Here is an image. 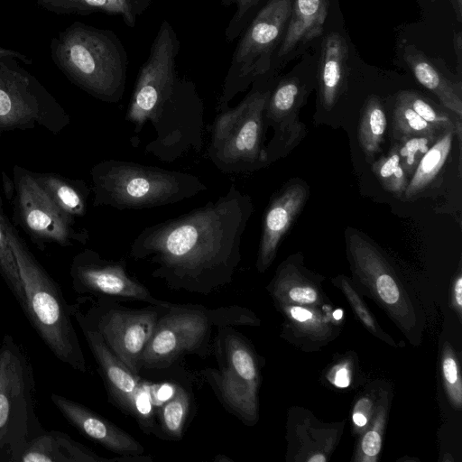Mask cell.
Here are the masks:
<instances>
[{
    "mask_svg": "<svg viewBox=\"0 0 462 462\" xmlns=\"http://www.w3.org/2000/svg\"><path fill=\"white\" fill-rule=\"evenodd\" d=\"M274 85L273 76L257 79L235 107L218 109L208 148L218 171L244 173L265 167L264 111Z\"/></svg>",
    "mask_w": 462,
    "mask_h": 462,
    "instance_id": "cell-6",
    "label": "cell"
},
{
    "mask_svg": "<svg viewBox=\"0 0 462 462\" xmlns=\"http://www.w3.org/2000/svg\"><path fill=\"white\" fill-rule=\"evenodd\" d=\"M72 313L98 366L110 402L135 420L145 434L163 438L157 421L155 386L134 374L108 348L101 334L73 304Z\"/></svg>",
    "mask_w": 462,
    "mask_h": 462,
    "instance_id": "cell-11",
    "label": "cell"
},
{
    "mask_svg": "<svg viewBox=\"0 0 462 462\" xmlns=\"http://www.w3.org/2000/svg\"><path fill=\"white\" fill-rule=\"evenodd\" d=\"M13 173L14 220L40 250H44L48 244L69 246L87 243L88 230L75 227V220L59 210L35 181L32 171L14 166Z\"/></svg>",
    "mask_w": 462,
    "mask_h": 462,
    "instance_id": "cell-13",
    "label": "cell"
},
{
    "mask_svg": "<svg viewBox=\"0 0 462 462\" xmlns=\"http://www.w3.org/2000/svg\"><path fill=\"white\" fill-rule=\"evenodd\" d=\"M458 22L462 21V0H449Z\"/></svg>",
    "mask_w": 462,
    "mask_h": 462,
    "instance_id": "cell-43",
    "label": "cell"
},
{
    "mask_svg": "<svg viewBox=\"0 0 462 462\" xmlns=\"http://www.w3.org/2000/svg\"><path fill=\"white\" fill-rule=\"evenodd\" d=\"M265 0H221V5L229 7L236 5V11L231 17L226 30L225 38L229 43L239 37L249 22L258 10L263 5Z\"/></svg>",
    "mask_w": 462,
    "mask_h": 462,
    "instance_id": "cell-34",
    "label": "cell"
},
{
    "mask_svg": "<svg viewBox=\"0 0 462 462\" xmlns=\"http://www.w3.org/2000/svg\"><path fill=\"white\" fill-rule=\"evenodd\" d=\"M396 97L410 106L419 116L440 130L454 128L461 131V117L447 108H442L432 103L420 93L412 90H403Z\"/></svg>",
    "mask_w": 462,
    "mask_h": 462,
    "instance_id": "cell-29",
    "label": "cell"
},
{
    "mask_svg": "<svg viewBox=\"0 0 462 462\" xmlns=\"http://www.w3.org/2000/svg\"><path fill=\"white\" fill-rule=\"evenodd\" d=\"M152 0H36V5L57 14L88 15L104 13L120 15L124 23L134 28L138 17L145 12Z\"/></svg>",
    "mask_w": 462,
    "mask_h": 462,
    "instance_id": "cell-22",
    "label": "cell"
},
{
    "mask_svg": "<svg viewBox=\"0 0 462 462\" xmlns=\"http://www.w3.org/2000/svg\"><path fill=\"white\" fill-rule=\"evenodd\" d=\"M5 50V49H4V48H2V47L0 46V52L4 51Z\"/></svg>",
    "mask_w": 462,
    "mask_h": 462,
    "instance_id": "cell-48",
    "label": "cell"
},
{
    "mask_svg": "<svg viewBox=\"0 0 462 462\" xmlns=\"http://www.w3.org/2000/svg\"><path fill=\"white\" fill-rule=\"evenodd\" d=\"M443 374L448 383L454 384L457 381V363L451 356H446L443 361Z\"/></svg>",
    "mask_w": 462,
    "mask_h": 462,
    "instance_id": "cell-38",
    "label": "cell"
},
{
    "mask_svg": "<svg viewBox=\"0 0 462 462\" xmlns=\"http://www.w3.org/2000/svg\"><path fill=\"white\" fill-rule=\"evenodd\" d=\"M461 140V131L446 129L419 162L403 194V200L411 201L425 192L436 181L450 155L454 138Z\"/></svg>",
    "mask_w": 462,
    "mask_h": 462,
    "instance_id": "cell-23",
    "label": "cell"
},
{
    "mask_svg": "<svg viewBox=\"0 0 462 462\" xmlns=\"http://www.w3.org/2000/svg\"><path fill=\"white\" fill-rule=\"evenodd\" d=\"M312 86L296 76L282 78L273 86L264 111L265 128L292 115H299Z\"/></svg>",
    "mask_w": 462,
    "mask_h": 462,
    "instance_id": "cell-25",
    "label": "cell"
},
{
    "mask_svg": "<svg viewBox=\"0 0 462 462\" xmlns=\"http://www.w3.org/2000/svg\"><path fill=\"white\" fill-rule=\"evenodd\" d=\"M386 129L384 106L379 97L371 96L364 104L357 131L358 142L368 163H372L381 151Z\"/></svg>",
    "mask_w": 462,
    "mask_h": 462,
    "instance_id": "cell-26",
    "label": "cell"
},
{
    "mask_svg": "<svg viewBox=\"0 0 462 462\" xmlns=\"http://www.w3.org/2000/svg\"><path fill=\"white\" fill-rule=\"evenodd\" d=\"M5 218V216L4 215V210H3V201H2V197H1V194H0V223Z\"/></svg>",
    "mask_w": 462,
    "mask_h": 462,
    "instance_id": "cell-46",
    "label": "cell"
},
{
    "mask_svg": "<svg viewBox=\"0 0 462 462\" xmlns=\"http://www.w3.org/2000/svg\"><path fill=\"white\" fill-rule=\"evenodd\" d=\"M289 297L300 303H312L317 300V292L310 287H293L289 291Z\"/></svg>",
    "mask_w": 462,
    "mask_h": 462,
    "instance_id": "cell-37",
    "label": "cell"
},
{
    "mask_svg": "<svg viewBox=\"0 0 462 462\" xmlns=\"http://www.w3.org/2000/svg\"><path fill=\"white\" fill-rule=\"evenodd\" d=\"M69 274L73 290L79 295L107 297L118 301L138 300L152 305L170 303L155 298L133 277L124 260L105 259L92 249H84L74 256Z\"/></svg>",
    "mask_w": 462,
    "mask_h": 462,
    "instance_id": "cell-14",
    "label": "cell"
},
{
    "mask_svg": "<svg viewBox=\"0 0 462 462\" xmlns=\"http://www.w3.org/2000/svg\"><path fill=\"white\" fill-rule=\"evenodd\" d=\"M220 402L230 412L244 420L256 416V385L246 382L226 365L201 371Z\"/></svg>",
    "mask_w": 462,
    "mask_h": 462,
    "instance_id": "cell-21",
    "label": "cell"
},
{
    "mask_svg": "<svg viewBox=\"0 0 462 462\" xmlns=\"http://www.w3.org/2000/svg\"><path fill=\"white\" fill-rule=\"evenodd\" d=\"M292 1H266L239 35L224 80L218 109L227 106L255 80L273 76V60L282 42Z\"/></svg>",
    "mask_w": 462,
    "mask_h": 462,
    "instance_id": "cell-9",
    "label": "cell"
},
{
    "mask_svg": "<svg viewBox=\"0 0 462 462\" xmlns=\"http://www.w3.org/2000/svg\"><path fill=\"white\" fill-rule=\"evenodd\" d=\"M372 171L383 188L397 199H402L410 178L404 171L395 147L392 144L388 152L374 160Z\"/></svg>",
    "mask_w": 462,
    "mask_h": 462,
    "instance_id": "cell-30",
    "label": "cell"
},
{
    "mask_svg": "<svg viewBox=\"0 0 462 462\" xmlns=\"http://www.w3.org/2000/svg\"><path fill=\"white\" fill-rule=\"evenodd\" d=\"M190 395L181 386H175L172 396L158 407L157 421L163 438L181 439L190 407Z\"/></svg>",
    "mask_w": 462,
    "mask_h": 462,
    "instance_id": "cell-28",
    "label": "cell"
},
{
    "mask_svg": "<svg viewBox=\"0 0 462 462\" xmlns=\"http://www.w3.org/2000/svg\"><path fill=\"white\" fill-rule=\"evenodd\" d=\"M381 436L377 431H368L362 441V450L367 456L373 457L379 453L381 449Z\"/></svg>",
    "mask_w": 462,
    "mask_h": 462,
    "instance_id": "cell-36",
    "label": "cell"
},
{
    "mask_svg": "<svg viewBox=\"0 0 462 462\" xmlns=\"http://www.w3.org/2000/svg\"><path fill=\"white\" fill-rule=\"evenodd\" d=\"M353 420L359 427L365 426L366 424V421H367L365 416L364 414L360 413V412H356L353 415Z\"/></svg>",
    "mask_w": 462,
    "mask_h": 462,
    "instance_id": "cell-44",
    "label": "cell"
},
{
    "mask_svg": "<svg viewBox=\"0 0 462 462\" xmlns=\"http://www.w3.org/2000/svg\"><path fill=\"white\" fill-rule=\"evenodd\" d=\"M343 316V312L341 310H337L334 311L333 313V317L336 319H340Z\"/></svg>",
    "mask_w": 462,
    "mask_h": 462,
    "instance_id": "cell-47",
    "label": "cell"
},
{
    "mask_svg": "<svg viewBox=\"0 0 462 462\" xmlns=\"http://www.w3.org/2000/svg\"><path fill=\"white\" fill-rule=\"evenodd\" d=\"M350 378L347 369H339L335 376L334 383L338 387H346L349 385Z\"/></svg>",
    "mask_w": 462,
    "mask_h": 462,
    "instance_id": "cell-41",
    "label": "cell"
},
{
    "mask_svg": "<svg viewBox=\"0 0 462 462\" xmlns=\"http://www.w3.org/2000/svg\"><path fill=\"white\" fill-rule=\"evenodd\" d=\"M254 323L252 312L238 306L209 309L170 303L142 355L141 370L167 368L183 355L199 354L207 348L214 328Z\"/></svg>",
    "mask_w": 462,
    "mask_h": 462,
    "instance_id": "cell-7",
    "label": "cell"
},
{
    "mask_svg": "<svg viewBox=\"0 0 462 462\" xmlns=\"http://www.w3.org/2000/svg\"><path fill=\"white\" fill-rule=\"evenodd\" d=\"M348 47L337 32L325 36L321 44L317 80L322 107L330 110L339 99L346 84Z\"/></svg>",
    "mask_w": 462,
    "mask_h": 462,
    "instance_id": "cell-19",
    "label": "cell"
},
{
    "mask_svg": "<svg viewBox=\"0 0 462 462\" xmlns=\"http://www.w3.org/2000/svg\"><path fill=\"white\" fill-rule=\"evenodd\" d=\"M90 176L93 205L118 210L171 205L208 189L190 173L115 159L95 164Z\"/></svg>",
    "mask_w": 462,
    "mask_h": 462,
    "instance_id": "cell-5",
    "label": "cell"
},
{
    "mask_svg": "<svg viewBox=\"0 0 462 462\" xmlns=\"http://www.w3.org/2000/svg\"><path fill=\"white\" fill-rule=\"evenodd\" d=\"M455 300L458 307L462 306V277L458 276L454 285Z\"/></svg>",
    "mask_w": 462,
    "mask_h": 462,
    "instance_id": "cell-42",
    "label": "cell"
},
{
    "mask_svg": "<svg viewBox=\"0 0 462 462\" xmlns=\"http://www.w3.org/2000/svg\"><path fill=\"white\" fill-rule=\"evenodd\" d=\"M51 400L65 420L83 436L120 457L133 461L149 460L143 457V446L133 436L87 406L57 393H52Z\"/></svg>",
    "mask_w": 462,
    "mask_h": 462,
    "instance_id": "cell-16",
    "label": "cell"
},
{
    "mask_svg": "<svg viewBox=\"0 0 462 462\" xmlns=\"http://www.w3.org/2000/svg\"><path fill=\"white\" fill-rule=\"evenodd\" d=\"M14 255L24 291L23 312L54 356L81 373L86 359L74 328L69 304L56 281L34 257L5 218L1 222Z\"/></svg>",
    "mask_w": 462,
    "mask_h": 462,
    "instance_id": "cell-3",
    "label": "cell"
},
{
    "mask_svg": "<svg viewBox=\"0 0 462 462\" xmlns=\"http://www.w3.org/2000/svg\"><path fill=\"white\" fill-rule=\"evenodd\" d=\"M444 131L423 120L410 106L395 97L392 114L393 141L413 135L439 136Z\"/></svg>",
    "mask_w": 462,
    "mask_h": 462,
    "instance_id": "cell-31",
    "label": "cell"
},
{
    "mask_svg": "<svg viewBox=\"0 0 462 462\" xmlns=\"http://www.w3.org/2000/svg\"><path fill=\"white\" fill-rule=\"evenodd\" d=\"M51 57L70 82L95 98L111 104L122 99L128 56L113 31L75 22L51 40Z\"/></svg>",
    "mask_w": 462,
    "mask_h": 462,
    "instance_id": "cell-4",
    "label": "cell"
},
{
    "mask_svg": "<svg viewBox=\"0 0 462 462\" xmlns=\"http://www.w3.org/2000/svg\"><path fill=\"white\" fill-rule=\"evenodd\" d=\"M32 176L66 217L75 220L86 214L89 189L84 181L70 180L55 173L32 172Z\"/></svg>",
    "mask_w": 462,
    "mask_h": 462,
    "instance_id": "cell-24",
    "label": "cell"
},
{
    "mask_svg": "<svg viewBox=\"0 0 462 462\" xmlns=\"http://www.w3.org/2000/svg\"><path fill=\"white\" fill-rule=\"evenodd\" d=\"M374 260L378 271L375 279L376 291L384 302L393 304L399 300L400 291L392 275L383 272V258L376 248L374 250Z\"/></svg>",
    "mask_w": 462,
    "mask_h": 462,
    "instance_id": "cell-35",
    "label": "cell"
},
{
    "mask_svg": "<svg viewBox=\"0 0 462 462\" xmlns=\"http://www.w3.org/2000/svg\"><path fill=\"white\" fill-rule=\"evenodd\" d=\"M17 58L31 62L14 51L0 52V134L37 126L60 133L69 124V116Z\"/></svg>",
    "mask_w": 462,
    "mask_h": 462,
    "instance_id": "cell-10",
    "label": "cell"
},
{
    "mask_svg": "<svg viewBox=\"0 0 462 462\" xmlns=\"http://www.w3.org/2000/svg\"><path fill=\"white\" fill-rule=\"evenodd\" d=\"M254 210L251 197L232 184L216 201L145 227L130 256L155 265L151 275L170 290L208 295L233 281Z\"/></svg>",
    "mask_w": 462,
    "mask_h": 462,
    "instance_id": "cell-1",
    "label": "cell"
},
{
    "mask_svg": "<svg viewBox=\"0 0 462 462\" xmlns=\"http://www.w3.org/2000/svg\"><path fill=\"white\" fill-rule=\"evenodd\" d=\"M403 60L417 81L438 97L442 106L462 117V85L441 72L414 45L403 48Z\"/></svg>",
    "mask_w": 462,
    "mask_h": 462,
    "instance_id": "cell-20",
    "label": "cell"
},
{
    "mask_svg": "<svg viewBox=\"0 0 462 462\" xmlns=\"http://www.w3.org/2000/svg\"><path fill=\"white\" fill-rule=\"evenodd\" d=\"M169 304L132 309L119 304L116 300L97 297L86 311L76 303L73 305L101 334L108 348L134 374L140 375L142 355L162 312Z\"/></svg>",
    "mask_w": 462,
    "mask_h": 462,
    "instance_id": "cell-12",
    "label": "cell"
},
{
    "mask_svg": "<svg viewBox=\"0 0 462 462\" xmlns=\"http://www.w3.org/2000/svg\"><path fill=\"white\" fill-rule=\"evenodd\" d=\"M180 47L172 25L163 20L139 69L125 115L134 134L152 124L155 138L145 152L164 162L198 152L203 143L204 103L195 84L178 75Z\"/></svg>",
    "mask_w": 462,
    "mask_h": 462,
    "instance_id": "cell-2",
    "label": "cell"
},
{
    "mask_svg": "<svg viewBox=\"0 0 462 462\" xmlns=\"http://www.w3.org/2000/svg\"><path fill=\"white\" fill-rule=\"evenodd\" d=\"M129 457L105 458L59 430H44L25 447L19 462H111Z\"/></svg>",
    "mask_w": 462,
    "mask_h": 462,
    "instance_id": "cell-18",
    "label": "cell"
},
{
    "mask_svg": "<svg viewBox=\"0 0 462 462\" xmlns=\"http://www.w3.org/2000/svg\"><path fill=\"white\" fill-rule=\"evenodd\" d=\"M310 196L309 185L300 178L291 179L272 196L263 217L256 267L265 271L275 258L278 247L301 212Z\"/></svg>",
    "mask_w": 462,
    "mask_h": 462,
    "instance_id": "cell-15",
    "label": "cell"
},
{
    "mask_svg": "<svg viewBox=\"0 0 462 462\" xmlns=\"http://www.w3.org/2000/svg\"><path fill=\"white\" fill-rule=\"evenodd\" d=\"M292 318L300 322H304L312 318L311 312L300 307H292L291 309Z\"/></svg>",
    "mask_w": 462,
    "mask_h": 462,
    "instance_id": "cell-40",
    "label": "cell"
},
{
    "mask_svg": "<svg viewBox=\"0 0 462 462\" xmlns=\"http://www.w3.org/2000/svg\"><path fill=\"white\" fill-rule=\"evenodd\" d=\"M32 365L9 334L0 342V462H19L26 445L45 429L36 411Z\"/></svg>",
    "mask_w": 462,
    "mask_h": 462,
    "instance_id": "cell-8",
    "label": "cell"
},
{
    "mask_svg": "<svg viewBox=\"0 0 462 462\" xmlns=\"http://www.w3.org/2000/svg\"><path fill=\"white\" fill-rule=\"evenodd\" d=\"M325 460L326 457L321 454L314 455L313 457L308 459V461L310 462H324Z\"/></svg>",
    "mask_w": 462,
    "mask_h": 462,
    "instance_id": "cell-45",
    "label": "cell"
},
{
    "mask_svg": "<svg viewBox=\"0 0 462 462\" xmlns=\"http://www.w3.org/2000/svg\"><path fill=\"white\" fill-rule=\"evenodd\" d=\"M328 11V0H293L291 14L282 40L274 55V68L303 48L323 32Z\"/></svg>",
    "mask_w": 462,
    "mask_h": 462,
    "instance_id": "cell-17",
    "label": "cell"
},
{
    "mask_svg": "<svg viewBox=\"0 0 462 462\" xmlns=\"http://www.w3.org/2000/svg\"><path fill=\"white\" fill-rule=\"evenodd\" d=\"M273 135L264 147L265 167L287 156L305 137L307 128L299 115H292L273 126Z\"/></svg>",
    "mask_w": 462,
    "mask_h": 462,
    "instance_id": "cell-27",
    "label": "cell"
},
{
    "mask_svg": "<svg viewBox=\"0 0 462 462\" xmlns=\"http://www.w3.org/2000/svg\"><path fill=\"white\" fill-rule=\"evenodd\" d=\"M439 136L413 135L393 141L392 144L396 149L400 162L411 179L419 162L436 142Z\"/></svg>",
    "mask_w": 462,
    "mask_h": 462,
    "instance_id": "cell-32",
    "label": "cell"
},
{
    "mask_svg": "<svg viewBox=\"0 0 462 462\" xmlns=\"http://www.w3.org/2000/svg\"><path fill=\"white\" fill-rule=\"evenodd\" d=\"M0 275L11 291L13 296L24 308V291L17 263L9 245L6 235L0 223Z\"/></svg>",
    "mask_w": 462,
    "mask_h": 462,
    "instance_id": "cell-33",
    "label": "cell"
},
{
    "mask_svg": "<svg viewBox=\"0 0 462 462\" xmlns=\"http://www.w3.org/2000/svg\"><path fill=\"white\" fill-rule=\"evenodd\" d=\"M453 44L457 57V71L461 75L462 70V33L460 31L455 32L453 35Z\"/></svg>",
    "mask_w": 462,
    "mask_h": 462,
    "instance_id": "cell-39",
    "label": "cell"
}]
</instances>
